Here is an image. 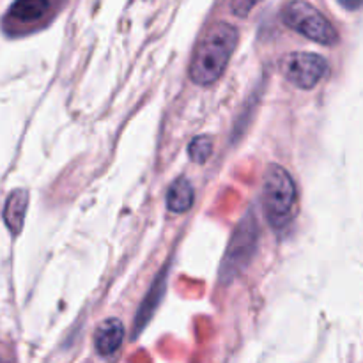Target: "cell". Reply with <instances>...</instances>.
Returning a JSON list of instances; mask_svg holds the SVG:
<instances>
[{"mask_svg":"<svg viewBox=\"0 0 363 363\" xmlns=\"http://www.w3.org/2000/svg\"><path fill=\"white\" fill-rule=\"evenodd\" d=\"M282 20L287 27L319 45L330 46L339 41V34H337L335 27L330 23V20H326L321 11H318L305 0H291L284 7Z\"/></svg>","mask_w":363,"mask_h":363,"instance_id":"cell-3","label":"cell"},{"mask_svg":"<svg viewBox=\"0 0 363 363\" xmlns=\"http://www.w3.org/2000/svg\"><path fill=\"white\" fill-rule=\"evenodd\" d=\"M282 73L298 89H314L328 74V62L318 53H291L284 59Z\"/></svg>","mask_w":363,"mask_h":363,"instance_id":"cell-5","label":"cell"},{"mask_svg":"<svg viewBox=\"0 0 363 363\" xmlns=\"http://www.w3.org/2000/svg\"><path fill=\"white\" fill-rule=\"evenodd\" d=\"M238 45V28L218 21L213 25L195 48L190 64V77L199 85H211L225 71Z\"/></svg>","mask_w":363,"mask_h":363,"instance_id":"cell-1","label":"cell"},{"mask_svg":"<svg viewBox=\"0 0 363 363\" xmlns=\"http://www.w3.org/2000/svg\"><path fill=\"white\" fill-rule=\"evenodd\" d=\"M163 293H165V269L162 272V275L156 279V282L152 284L151 291L147 293L145 300L142 301L140 308H138V314L135 318V332L133 337H137L140 333V330L145 328V325L149 323V319L152 318L155 311L158 308L160 301H162Z\"/></svg>","mask_w":363,"mask_h":363,"instance_id":"cell-9","label":"cell"},{"mask_svg":"<svg viewBox=\"0 0 363 363\" xmlns=\"http://www.w3.org/2000/svg\"><path fill=\"white\" fill-rule=\"evenodd\" d=\"M259 241V225L254 213L248 211L243 220H240L236 230H234L230 243L227 247L225 257L222 262V280L230 282L236 275H240L248 262L252 261L257 248Z\"/></svg>","mask_w":363,"mask_h":363,"instance_id":"cell-4","label":"cell"},{"mask_svg":"<svg viewBox=\"0 0 363 363\" xmlns=\"http://www.w3.org/2000/svg\"><path fill=\"white\" fill-rule=\"evenodd\" d=\"M213 152V140L208 135H201L195 137L188 145V155H190L191 162L195 163H206Z\"/></svg>","mask_w":363,"mask_h":363,"instance_id":"cell-11","label":"cell"},{"mask_svg":"<svg viewBox=\"0 0 363 363\" xmlns=\"http://www.w3.org/2000/svg\"><path fill=\"white\" fill-rule=\"evenodd\" d=\"M298 191L293 177L284 167L269 165L262 181V209L275 230H282L296 215Z\"/></svg>","mask_w":363,"mask_h":363,"instance_id":"cell-2","label":"cell"},{"mask_svg":"<svg viewBox=\"0 0 363 363\" xmlns=\"http://www.w3.org/2000/svg\"><path fill=\"white\" fill-rule=\"evenodd\" d=\"M52 9V0H14L6 16V30L23 28L41 23Z\"/></svg>","mask_w":363,"mask_h":363,"instance_id":"cell-6","label":"cell"},{"mask_svg":"<svg viewBox=\"0 0 363 363\" xmlns=\"http://www.w3.org/2000/svg\"><path fill=\"white\" fill-rule=\"evenodd\" d=\"M337 2H339L340 6L347 11H357L363 7V0H337Z\"/></svg>","mask_w":363,"mask_h":363,"instance_id":"cell-13","label":"cell"},{"mask_svg":"<svg viewBox=\"0 0 363 363\" xmlns=\"http://www.w3.org/2000/svg\"><path fill=\"white\" fill-rule=\"evenodd\" d=\"M194 186L190 181L184 177L174 181L172 186L169 188V195H167V208L179 215V213H186L194 206Z\"/></svg>","mask_w":363,"mask_h":363,"instance_id":"cell-10","label":"cell"},{"mask_svg":"<svg viewBox=\"0 0 363 363\" xmlns=\"http://www.w3.org/2000/svg\"><path fill=\"white\" fill-rule=\"evenodd\" d=\"M259 2H261V0H229L233 13L236 14V16H241V18L248 16V14H250V11L254 9Z\"/></svg>","mask_w":363,"mask_h":363,"instance_id":"cell-12","label":"cell"},{"mask_svg":"<svg viewBox=\"0 0 363 363\" xmlns=\"http://www.w3.org/2000/svg\"><path fill=\"white\" fill-rule=\"evenodd\" d=\"M124 340V326L119 319H106L96 328L94 347L101 357H112Z\"/></svg>","mask_w":363,"mask_h":363,"instance_id":"cell-7","label":"cell"},{"mask_svg":"<svg viewBox=\"0 0 363 363\" xmlns=\"http://www.w3.org/2000/svg\"><path fill=\"white\" fill-rule=\"evenodd\" d=\"M27 206H28V191L27 190H13L7 197L6 206H4V222L9 233L13 236L20 234L23 229L25 215H27Z\"/></svg>","mask_w":363,"mask_h":363,"instance_id":"cell-8","label":"cell"}]
</instances>
